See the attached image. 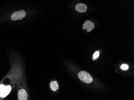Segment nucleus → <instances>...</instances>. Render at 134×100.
<instances>
[{
	"label": "nucleus",
	"instance_id": "nucleus-3",
	"mask_svg": "<svg viewBox=\"0 0 134 100\" xmlns=\"http://www.w3.org/2000/svg\"><path fill=\"white\" fill-rule=\"evenodd\" d=\"M11 89V86L10 85L5 86L3 85H0V97H6L10 93Z\"/></svg>",
	"mask_w": 134,
	"mask_h": 100
},
{
	"label": "nucleus",
	"instance_id": "nucleus-1",
	"mask_svg": "<svg viewBox=\"0 0 134 100\" xmlns=\"http://www.w3.org/2000/svg\"><path fill=\"white\" fill-rule=\"evenodd\" d=\"M78 77L80 80L87 84H90L93 81L92 76L86 71H82L79 72Z\"/></svg>",
	"mask_w": 134,
	"mask_h": 100
},
{
	"label": "nucleus",
	"instance_id": "nucleus-7",
	"mask_svg": "<svg viewBox=\"0 0 134 100\" xmlns=\"http://www.w3.org/2000/svg\"><path fill=\"white\" fill-rule=\"evenodd\" d=\"M50 88L53 91H56L59 88L57 81H52L50 84Z\"/></svg>",
	"mask_w": 134,
	"mask_h": 100
},
{
	"label": "nucleus",
	"instance_id": "nucleus-2",
	"mask_svg": "<svg viewBox=\"0 0 134 100\" xmlns=\"http://www.w3.org/2000/svg\"><path fill=\"white\" fill-rule=\"evenodd\" d=\"M26 13L24 10H20L15 11L11 15V19L12 21H17L21 20L25 17Z\"/></svg>",
	"mask_w": 134,
	"mask_h": 100
},
{
	"label": "nucleus",
	"instance_id": "nucleus-9",
	"mask_svg": "<svg viewBox=\"0 0 134 100\" xmlns=\"http://www.w3.org/2000/svg\"><path fill=\"white\" fill-rule=\"evenodd\" d=\"M120 68L122 70H126L128 69L129 68V66L128 64H122L121 65Z\"/></svg>",
	"mask_w": 134,
	"mask_h": 100
},
{
	"label": "nucleus",
	"instance_id": "nucleus-4",
	"mask_svg": "<svg viewBox=\"0 0 134 100\" xmlns=\"http://www.w3.org/2000/svg\"><path fill=\"white\" fill-rule=\"evenodd\" d=\"M95 26L94 23L89 20L86 21L83 25V28L84 29H87L88 32H90L93 30Z\"/></svg>",
	"mask_w": 134,
	"mask_h": 100
},
{
	"label": "nucleus",
	"instance_id": "nucleus-5",
	"mask_svg": "<svg viewBox=\"0 0 134 100\" xmlns=\"http://www.w3.org/2000/svg\"><path fill=\"white\" fill-rule=\"evenodd\" d=\"M28 94L25 90L23 89L19 90L18 93V100H27Z\"/></svg>",
	"mask_w": 134,
	"mask_h": 100
},
{
	"label": "nucleus",
	"instance_id": "nucleus-6",
	"mask_svg": "<svg viewBox=\"0 0 134 100\" xmlns=\"http://www.w3.org/2000/svg\"><path fill=\"white\" fill-rule=\"evenodd\" d=\"M76 9L77 11L80 13H84L87 10V6L85 4L79 3L76 5Z\"/></svg>",
	"mask_w": 134,
	"mask_h": 100
},
{
	"label": "nucleus",
	"instance_id": "nucleus-8",
	"mask_svg": "<svg viewBox=\"0 0 134 100\" xmlns=\"http://www.w3.org/2000/svg\"><path fill=\"white\" fill-rule=\"evenodd\" d=\"M100 56V52L99 51H96L94 53L93 55V57H92V59L93 60H95L97 59Z\"/></svg>",
	"mask_w": 134,
	"mask_h": 100
}]
</instances>
